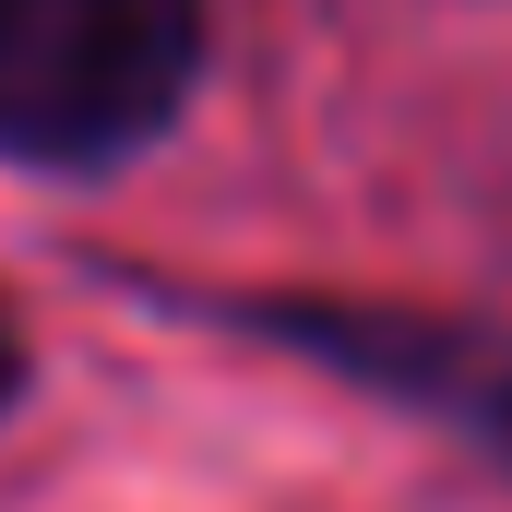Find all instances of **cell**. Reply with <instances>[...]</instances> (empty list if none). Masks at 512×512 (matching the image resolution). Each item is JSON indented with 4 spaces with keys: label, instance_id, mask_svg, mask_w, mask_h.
<instances>
[{
    "label": "cell",
    "instance_id": "6da1fadb",
    "mask_svg": "<svg viewBox=\"0 0 512 512\" xmlns=\"http://www.w3.org/2000/svg\"><path fill=\"white\" fill-rule=\"evenodd\" d=\"M203 72L191 0H0V155L108 167L179 120Z\"/></svg>",
    "mask_w": 512,
    "mask_h": 512
},
{
    "label": "cell",
    "instance_id": "7a4b0ae2",
    "mask_svg": "<svg viewBox=\"0 0 512 512\" xmlns=\"http://www.w3.org/2000/svg\"><path fill=\"white\" fill-rule=\"evenodd\" d=\"M12 393H24V334L0 322V405H12Z\"/></svg>",
    "mask_w": 512,
    "mask_h": 512
}]
</instances>
